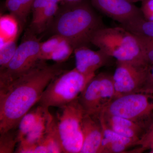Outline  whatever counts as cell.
Returning <instances> with one entry per match:
<instances>
[{"instance_id": "obj_16", "label": "cell", "mask_w": 153, "mask_h": 153, "mask_svg": "<svg viewBox=\"0 0 153 153\" xmlns=\"http://www.w3.org/2000/svg\"><path fill=\"white\" fill-rule=\"evenodd\" d=\"M19 32L18 19L13 15H2L0 17V47L16 41Z\"/></svg>"}, {"instance_id": "obj_26", "label": "cell", "mask_w": 153, "mask_h": 153, "mask_svg": "<svg viewBox=\"0 0 153 153\" xmlns=\"http://www.w3.org/2000/svg\"><path fill=\"white\" fill-rule=\"evenodd\" d=\"M137 146H140L141 152L150 149V152L153 153V118L143 134L137 142Z\"/></svg>"}, {"instance_id": "obj_5", "label": "cell", "mask_w": 153, "mask_h": 153, "mask_svg": "<svg viewBox=\"0 0 153 153\" xmlns=\"http://www.w3.org/2000/svg\"><path fill=\"white\" fill-rule=\"evenodd\" d=\"M85 114L78 98L58 108L55 117L63 153H80L83 140L82 122Z\"/></svg>"}, {"instance_id": "obj_17", "label": "cell", "mask_w": 153, "mask_h": 153, "mask_svg": "<svg viewBox=\"0 0 153 153\" xmlns=\"http://www.w3.org/2000/svg\"><path fill=\"white\" fill-rule=\"evenodd\" d=\"M39 143L47 149L48 153H63L57 129V121L54 116L52 115L50 119L45 136Z\"/></svg>"}, {"instance_id": "obj_22", "label": "cell", "mask_w": 153, "mask_h": 153, "mask_svg": "<svg viewBox=\"0 0 153 153\" xmlns=\"http://www.w3.org/2000/svg\"><path fill=\"white\" fill-rule=\"evenodd\" d=\"M74 51V49L70 43L63 39L50 55L48 60H53L57 63H63L69 58Z\"/></svg>"}, {"instance_id": "obj_27", "label": "cell", "mask_w": 153, "mask_h": 153, "mask_svg": "<svg viewBox=\"0 0 153 153\" xmlns=\"http://www.w3.org/2000/svg\"><path fill=\"white\" fill-rule=\"evenodd\" d=\"M49 0H35L32 7L33 19L32 22L37 19L39 15L46 7Z\"/></svg>"}, {"instance_id": "obj_18", "label": "cell", "mask_w": 153, "mask_h": 153, "mask_svg": "<svg viewBox=\"0 0 153 153\" xmlns=\"http://www.w3.org/2000/svg\"><path fill=\"white\" fill-rule=\"evenodd\" d=\"M60 2L61 0H49L46 7L37 19L32 22L31 27L36 33L43 32L53 21L59 10L58 4Z\"/></svg>"}, {"instance_id": "obj_28", "label": "cell", "mask_w": 153, "mask_h": 153, "mask_svg": "<svg viewBox=\"0 0 153 153\" xmlns=\"http://www.w3.org/2000/svg\"><path fill=\"white\" fill-rule=\"evenodd\" d=\"M141 92L153 95V64L149 66L146 80Z\"/></svg>"}, {"instance_id": "obj_29", "label": "cell", "mask_w": 153, "mask_h": 153, "mask_svg": "<svg viewBox=\"0 0 153 153\" xmlns=\"http://www.w3.org/2000/svg\"><path fill=\"white\" fill-rule=\"evenodd\" d=\"M140 9L145 19L153 21V0H145L143 1Z\"/></svg>"}, {"instance_id": "obj_6", "label": "cell", "mask_w": 153, "mask_h": 153, "mask_svg": "<svg viewBox=\"0 0 153 153\" xmlns=\"http://www.w3.org/2000/svg\"><path fill=\"white\" fill-rule=\"evenodd\" d=\"M102 112L127 119L146 129L153 118V95L137 92L121 96Z\"/></svg>"}, {"instance_id": "obj_30", "label": "cell", "mask_w": 153, "mask_h": 153, "mask_svg": "<svg viewBox=\"0 0 153 153\" xmlns=\"http://www.w3.org/2000/svg\"><path fill=\"white\" fill-rule=\"evenodd\" d=\"M83 0H61V2L65 3H75L81 1Z\"/></svg>"}, {"instance_id": "obj_19", "label": "cell", "mask_w": 153, "mask_h": 153, "mask_svg": "<svg viewBox=\"0 0 153 153\" xmlns=\"http://www.w3.org/2000/svg\"><path fill=\"white\" fill-rule=\"evenodd\" d=\"M120 25L135 36L153 38V21L146 20L143 16Z\"/></svg>"}, {"instance_id": "obj_12", "label": "cell", "mask_w": 153, "mask_h": 153, "mask_svg": "<svg viewBox=\"0 0 153 153\" xmlns=\"http://www.w3.org/2000/svg\"><path fill=\"white\" fill-rule=\"evenodd\" d=\"M83 143L80 153H100L103 133L99 119L85 113L82 118Z\"/></svg>"}, {"instance_id": "obj_7", "label": "cell", "mask_w": 153, "mask_h": 153, "mask_svg": "<svg viewBox=\"0 0 153 153\" xmlns=\"http://www.w3.org/2000/svg\"><path fill=\"white\" fill-rule=\"evenodd\" d=\"M40 42L34 35H29L17 47L7 66L0 71V85H4L32 69L41 60Z\"/></svg>"}, {"instance_id": "obj_21", "label": "cell", "mask_w": 153, "mask_h": 153, "mask_svg": "<svg viewBox=\"0 0 153 153\" xmlns=\"http://www.w3.org/2000/svg\"><path fill=\"white\" fill-rule=\"evenodd\" d=\"M0 134V153H15L16 144L18 143L17 128Z\"/></svg>"}, {"instance_id": "obj_10", "label": "cell", "mask_w": 153, "mask_h": 153, "mask_svg": "<svg viewBox=\"0 0 153 153\" xmlns=\"http://www.w3.org/2000/svg\"><path fill=\"white\" fill-rule=\"evenodd\" d=\"M74 53L75 68L82 74L93 77L97 70L108 65L113 58L100 49L94 51L86 46L74 49Z\"/></svg>"}, {"instance_id": "obj_31", "label": "cell", "mask_w": 153, "mask_h": 153, "mask_svg": "<svg viewBox=\"0 0 153 153\" xmlns=\"http://www.w3.org/2000/svg\"><path fill=\"white\" fill-rule=\"evenodd\" d=\"M130 2L134 3V2H137L140 1H145V0H128Z\"/></svg>"}, {"instance_id": "obj_15", "label": "cell", "mask_w": 153, "mask_h": 153, "mask_svg": "<svg viewBox=\"0 0 153 153\" xmlns=\"http://www.w3.org/2000/svg\"><path fill=\"white\" fill-rule=\"evenodd\" d=\"M52 115L49 111H47L40 119L32 130L23 139L18 143V147L30 146L41 141L47 132L49 121Z\"/></svg>"}, {"instance_id": "obj_9", "label": "cell", "mask_w": 153, "mask_h": 153, "mask_svg": "<svg viewBox=\"0 0 153 153\" xmlns=\"http://www.w3.org/2000/svg\"><path fill=\"white\" fill-rule=\"evenodd\" d=\"M91 4L94 8L120 25L143 16L140 8L128 0H91Z\"/></svg>"}, {"instance_id": "obj_8", "label": "cell", "mask_w": 153, "mask_h": 153, "mask_svg": "<svg viewBox=\"0 0 153 153\" xmlns=\"http://www.w3.org/2000/svg\"><path fill=\"white\" fill-rule=\"evenodd\" d=\"M149 66L117 61L116 68L113 75L115 90L114 99L141 92L146 80Z\"/></svg>"}, {"instance_id": "obj_13", "label": "cell", "mask_w": 153, "mask_h": 153, "mask_svg": "<svg viewBox=\"0 0 153 153\" xmlns=\"http://www.w3.org/2000/svg\"><path fill=\"white\" fill-rule=\"evenodd\" d=\"M99 118L113 131L137 141L139 140L146 130L143 126L133 121L103 112L100 114Z\"/></svg>"}, {"instance_id": "obj_25", "label": "cell", "mask_w": 153, "mask_h": 153, "mask_svg": "<svg viewBox=\"0 0 153 153\" xmlns=\"http://www.w3.org/2000/svg\"><path fill=\"white\" fill-rule=\"evenodd\" d=\"M142 50L146 64L150 66L153 64V38L137 36Z\"/></svg>"}, {"instance_id": "obj_14", "label": "cell", "mask_w": 153, "mask_h": 153, "mask_svg": "<svg viewBox=\"0 0 153 153\" xmlns=\"http://www.w3.org/2000/svg\"><path fill=\"white\" fill-rule=\"evenodd\" d=\"M49 111V108L39 104L32 108L22 118L17 128L18 143L26 136L35 126L40 119Z\"/></svg>"}, {"instance_id": "obj_3", "label": "cell", "mask_w": 153, "mask_h": 153, "mask_svg": "<svg viewBox=\"0 0 153 153\" xmlns=\"http://www.w3.org/2000/svg\"><path fill=\"white\" fill-rule=\"evenodd\" d=\"M91 44L117 61L147 65L137 37L121 26L100 29L92 37Z\"/></svg>"}, {"instance_id": "obj_11", "label": "cell", "mask_w": 153, "mask_h": 153, "mask_svg": "<svg viewBox=\"0 0 153 153\" xmlns=\"http://www.w3.org/2000/svg\"><path fill=\"white\" fill-rule=\"evenodd\" d=\"M78 98L85 113L99 119L105 107L101 93L99 74L91 79Z\"/></svg>"}, {"instance_id": "obj_2", "label": "cell", "mask_w": 153, "mask_h": 153, "mask_svg": "<svg viewBox=\"0 0 153 153\" xmlns=\"http://www.w3.org/2000/svg\"><path fill=\"white\" fill-rule=\"evenodd\" d=\"M66 4L55 16L53 32L68 41L74 49L88 47L96 32L105 27L101 17L83 1Z\"/></svg>"}, {"instance_id": "obj_20", "label": "cell", "mask_w": 153, "mask_h": 153, "mask_svg": "<svg viewBox=\"0 0 153 153\" xmlns=\"http://www.w3.org/2000/svg\"><path fill=\"white\" fill-rule=\"evenodd\" d=\"M35 0H6V7L21 22H25Z\"/></svg>"}, {"instance_id": "obj_4", "label": "cell", "mask_w": 153, "mask_h": 153, "mask_svg": "<svg viewBox=\"0 0 153 153\" xmlns=\"http://www.w3.org/2000/svg\"><path fill=\"white\" fill-rule=\"evenodd\" d=\"M94 77L82 74L75 68L64 70L49 83L38 103L48 108L63 106L78 98Z\"/></svg>"}, {"instance_id": "obj_1", "label": "cell", "mask_w": 153, "mask_h": 153, "mask_svg": "<svg viewBox=\"0 0 153 153\" xmlns=\"http://www.w3.org/2000/svg\"><path fill=\"white\" fill-rule=\"evenodd\" d=\"M64 71L61 63L48 65L41 60L32 69L0 85V134L17 128L49 83Z\"/></svg>"}, {"instance_id": "obj_23", "label": "cell", "mask_w": 153, "mask_h": 153, "mask_svg": "<svg viewBox=\"0 0 153 153\" xmlns=\"http://www.w3.org/2000/svg\"><path fill=\"white\" fill-rule=\"evenodd\" d=\"M63 39L61 36L55 34L47 41L41 42L40 48V60H48L50 55Z\"/></svg>"}, {"instance_id": "obj_24", "label": "cell", "mask_w": 153, "mask_h": 153, "mask_svg": "<svg viewBox=\"0 0 153 153\" xmlns=\"http://www.w3.org/2000/svg\"><path fill=\"white\" fill-rule=\"evenodd\" d=\"M16 41H11L0 47V71H2L13 57L16 50Z\"/></svg>"}]
</instances>
